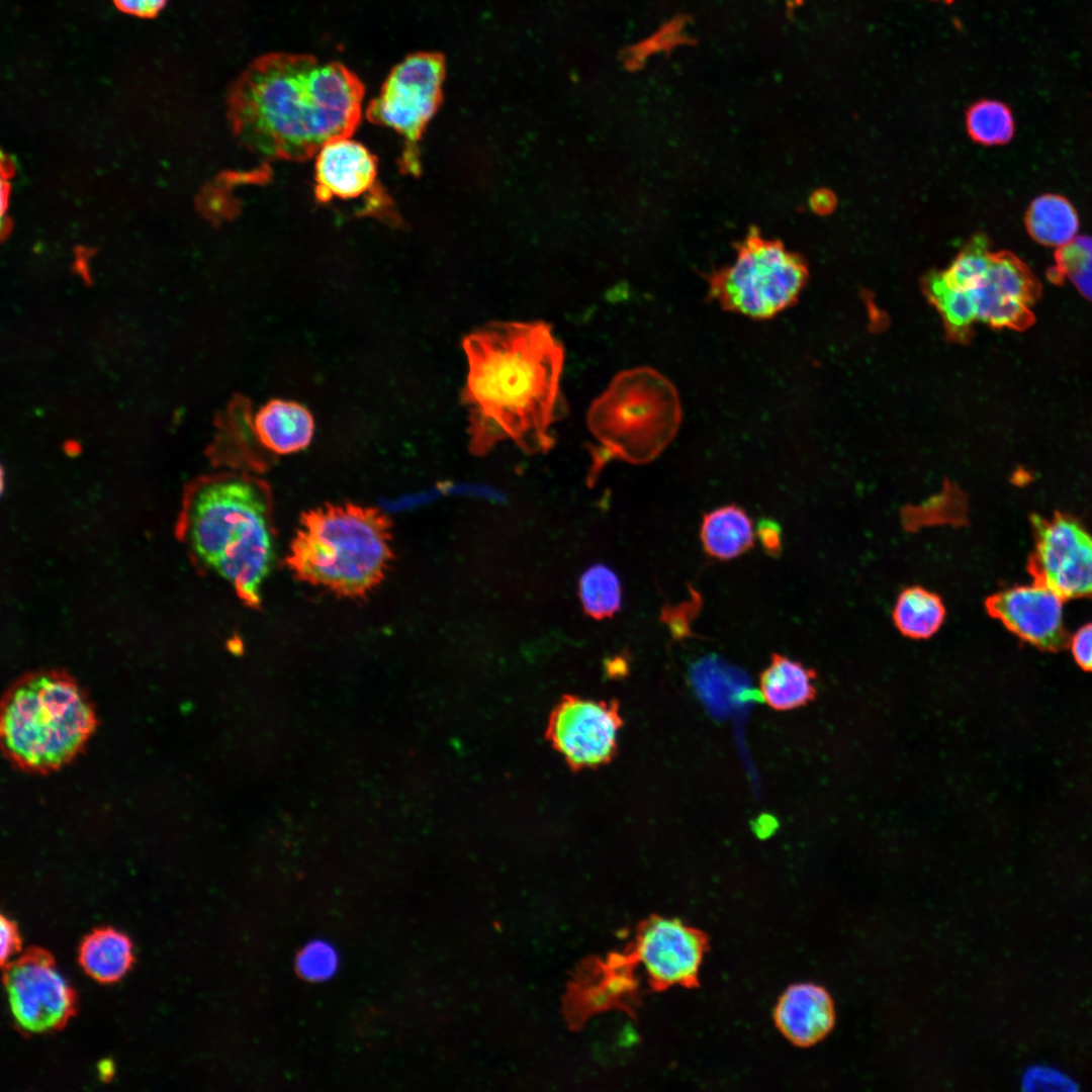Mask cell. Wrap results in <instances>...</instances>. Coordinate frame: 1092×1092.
Here are the masks:
<instances>
[{
  "mask_svg": "<svg viewBox=\"0 0 1092 1092\" xmlns=\"http://www.w3.org/2000/svg\"><path fill=\"white\" fill-rule=\"evenodd\" d=\"M65 448H66V453H68V454H70L72 456L77 454L80 451L79 445L75 444L74 442H71V444H67L65 446Z\"/></svg>",
  "mask_w": 1092,
  "mask_h": 1092,
  "instance_id": "obj_38",
  "label": "cell"
},
{
  "mask_svg": "<svg viewBox=\"0 0 1092 1092\" xmlns=\"http://www.w3.org/2000/svg\"><path fill=\"white\" fill-rule=\"evenodd\" d=\"M96 727L94 709L70 677L42 672L18 682L1 709V742L18 767L48 772L78 755Z\"/></svg>",
  "mask_w": 1092,
  "mask_h": 1092,
  "instance_id": "obj_5",
  "label": "cell"
},
{
  "mask_svg": "<svg viewBox=\"0 0 1092 1092\" xmlns=\"http://www.w3.org/2000/svg\"><path fill=\"white\" fill-rule=\"evenodd\" d=\"M315 198L321 202L385 197L377 186V162L362 144L344 136L325 144L315 154Z\"/></svg>",
  "mask_w": 1092,
  "mask_h": 1092,
  "instance_id": "obj_15",
  "label": "cell"
},
{
  "mask_svg": "<svg viewBox=\"0 0 1092 1092\" xmlns=\"http://www.w3.org/2000/svg\"><path fill=\"white\" fill-rule=\"evenodd\" d=\"M775 1021L791 1042L811 1046L822 1040L834 1026L832 998L819 985L795 984L780 997L775 1009Z\"/></svg>",
  "mask_w": 1092,
  "mask_h": 1092,
  "instance_id": "obj_16",
  "label": "cell"
},
{
  "mask_svg": "<svg viewBox=\"0 0 1092 1092\" xmlns=\"http://www.w3.org/2000/svg\"><path fill=\"white\" fill-rule=\"evenodd\" d=\"M79 962L94 980L100 983L116 982L132 965V943L124 933L114 928L94 929L81 942Z\"/></svg>",
  "mask_w": 1092,
  "mask_h": 1092,
  "instance_id": "obj_20",
  "label": "cell"
},
{
  "mask_svg": "<svg viewBox=\"0 0 1092 1092\" xmlns=\"http://www.w3.org/2000/svg\"><path fill=\"white\" fill-rule=\"evenodd\" d=\"M444 79L445 65L440 55L413 54L390 71L367 107L371 122L393 129L405 140L403 164L408 170H415L413 147L437 111Z\"/></svg>",
  "mask_w": 1092,
  "mask_h": 1092,
  "instance_id": "obj_8",
  "label": "cell"
},
{
  "mask_svg": "<svg viewBox=\"0 0 1092 1092\" xmlns=\"http://www.w3.org/2000/svg\"><path fill=\"white\" fill-rule=\"evenodd\" d=\"M986 235L978 234L965 244L949 267L942 271L945 281L957 288L973 287L987 272L991 253Z\"/></svg>",
  "mask_w": 1092,
  "mask_h": 1092,
  "instance_id": "obj_27",
  "label": "cell"
},
{
  "mask_svg": "<svg viewBox=\"0 0 1092 1092\" xmlns=\"http://www.w3.org/2000/svg\"><path fill=\"white\" fill-rule=\"evenodd\" d=\"M3 982L18 1028L46 1033L65 1026L76 1010L74 990L55 960L41 948H29L4 969Z\"/></svg>",
  "mask_w": 1092,
  "mask_h": 1092,
  "instance_id": "obj_10",
  "label": "cell"
},
{
  "mask_svg": "<svg viewBox=\"0 0 1092 1092\" xmlns=\"http://www.w3.org/2000/svg\"><path fill=\"white\" fill-rule=\"evenodd\" d=\"M1065 600L1048 586L1033 581L1000 589L985 600L988 615L1029 644L1051 652L1069 646L1063 620Z\"/></svg>",
  "mask_w": 1092,
  "mask_h": 1092,
  "instance_id": "obj_14",
  "label": "cell"
},
{
  "mask_svg": "<svg viewBox=\"0 0 1092 1092\" xmlns=\"http://www.w3.org/2000/svg\"><path fill=\"white\" fill-rule=\"evenodd\" d=\"M1025 225L1029 236L1037 243L1061 247L1076 238L1079 219L1068 199L1057 194H1044L1030 203Z\"/></svg>",
  "mask_w": 1092,
  "mask_h": 1092,
  "instance_id": "obj_22",
  "label": "cell"
},
{
  "mask_svg": "<svg viewBox=\"0 0 1092 1092\" xmlns=\"http://www.w3.org/2000/svg\"><path fill=\"white\" fill-rule=\"evenodd\" d=\"M393 558L390 518L377 507L344 502L301 514L285 565L301 582L362 600L384 580Z\"/></svg>",
  "mask_w": 1092,
  "mask_h": 1092,
  "instance_id": "obj_4",
  "label": "cell"
},
{
  "mask_svg": "<svg viewBox=\"0 0 1092 1092\" xmlns=\"http://www.w3.org/2000/svg\"><path fill=\"white\" fill-rule=\"evenodd\" d=\"M808 276L801 255L752 228L732 261L707 276L708 297L726 311L769 320L798 300Z\"/></svg>",
  "mask_w": 1092,
  "mask_h": 1092,
  "instance_id": "obj_7",
  "label": "cell"
},
{
  "mask_svg": "<svg viewBox=\"0 0 1092 1092\" xmlns=\"http://www.w3.org/2000/svg\"><path fill=\"white\" fill-rule=\"evenodd\" d=\"M693 590V589H692ZM701 606L700 596L693 590V597L690 602H686L680 606L664 607L661 613V619L666 624L671 632V635L676 639H682L691 636L690 621L696 615Z\"/></svg>",
  "mask_w": 1092,
  "mask_h": 1092,
  "instance_id": "obj_30",
  "label": "cell"
},
{
  "mask_svg": "<svg viewBox=\"0 0 1092 1092\" xmlns=\"http://www.w3.org/2000/svg\"><path fill=\"white\" fill-rule=\"evenodd\" d=\"M755 535L765 553L778 557L783 550V535L781 526L777 521L763 518L756 526Z\"/></svg>",
  "mask_w": 1092,
  "mask_h": 1092,
  "instance_id": "obj_32",
  "label": "cell"
},
{
  "mask_svg": "<svg viewBox=\"0 0 1092 1092\" xmlns=\"http://www.w3.org/2000/svg\"><path fill=\"white\" fill-rule=\"evenodd\" d=\"M946 609L942 599L920 585L904 588L893 609V621L898 631L911 639H928L942 626Z\"/></svg>",
  "mask_w": 1092,
  "mask_h": 1092,
  "instance_id": "obj_21",
  "label": "cell"
},
{
  "mask_svg": "<svg viewBox=\"0 0 1092 1092\" xmlns=\"http://www.w3.org/2000/svg\"><path fill=\"white\" fill-rule=\"evenodd\" d=\"M101 1076H109L112 1073V1065L105 1061L103 1066L100 1067Z\"/></svg>",
  "mask_w": 1092,
  "mask_h": 1092,
  "instance_id": "obj_39",
  "label": "cell"
},
{
  "mask_svg": "<svg viewBox=\"0 0 1092 1092\" xmlns=\"http://www.w3.org/2000/svg\"><path fill=\"white\" fill-rule=\"evenodd\" d=\"M578 588L583 611L596 620L611 618L621 609V582L608 566L597 564L587 568Z\"/></svg>",
  "mask_w": 1092,
  "mask_h": 1092,
  "instance_id": "obj_24",
  "label": "cell"
},
{
  "mask_svg": "<svg viewBox=\"0 0 1092 1092\" xmlns=\"http://www.w3.org/2000/svg\"><path fill=\"white\" fill-rule=\"evenodd\" d=\"M181 534L201 567L229 582L245 606L261 607L277 536L265 480L244 471L203 478L187 494Z\"/></svg>",
  "mask_w": 1092,
  "mask_h": 1092,
  "instance_id": "obj_3",
  "label": "cell"
},
{
  "mask_svg": "<svg viewBox=\"0 0 1092 1092\" xmlns=\"http://www.w3.org/2000/svg\"><path fill=\"white\" fill-rule=\"evenodd\" d=\"M1026 1091H1076L1077 1082L1063 1071L1045 1065L1028 1067L1021 1078Z\"/></svg>",
  "mask_w": 1092,
  "mask_h": 1092,
  "instance_id": "obj_29",
  "label": "cell"
},
{
  "mask_svg": "<svg viewBox=\"0 0 1092 1092\" xmlns=\"http://www.w3.org/2000/svg\"><path fill=\"white\" fill-rule=\"evenodd\" d=\"M681 415L675 386L659 371L640 366L618 373L587 414L597 441L589 482L613 459L631 464L654 460L675 437Z\"/></svg>",
  "mask_w": 1092,
  "mask_h": 1092,
  "instance_id": "obj_6",
  "label": "cell"
},
{
  "mask_svg": "<svg viewBox=\"0 0 1092 1092\" xmlns=\"http://www.w3.org/2000/svg\"><path fill=\"white\" fill-rule=\"evenodd\" d=\"M966 127L970 138L983 146L1004 145L1014 133V118L1010 108L997 100L982 99L966 111Z\"/></svg>",
  "mask_w": 1092,
  "mask_h": 1092,
  "instance_id": "obj_25",
  "label": "cell"
},
{
  "mask_svg": "<svg viewBox=\"0 0 1092 1092\" xmlns=\"http://www.w3.org/2000/svg\"><path fill=\"white\" fill-rule=\"evenodd\" d=\"M965 291L973 302L976 321L993 328L1024 330L1034 321L1031 307L1040 294V284L1022 260L1001 251L991 253L985 275Z\"/></svg>",
  "mask_w": 1092,
  "mask_h": 1092,
  "instance_id": "obj_12",
  "label": "cell"
},
{
  "mask_svg": "<svg viewBox=\"0 0 1092 1092\" xmlns=\"http://www.w3.org/2000/svg\"><path fill=\"white\" fill-rule=\"evenodd\" d=\"M1077 664L1086 671H1092V623L1082 626L1069 642Z\"/></svg>",
  "mask_w": 1092,
  "mask_h": 1092,
  "instance_id": "obj_31",
  "label": "cell"
},
{
  "mask_svg": "<svg viewBox=\"0 0 1092 1092\" xmlns=\"http://www.w3.org/2000/svg\"><path fill=\"white\" fill-rule=\"evenodd\" d=\"M468 371L462 401L468 413L469 450L487 454L512 440L529 454L554 445L562 410L564 351L543 322L487 324L463 340Z\"/></svg>",
  "mask_w": 1092,
  "mask_h": 1092,
  "instance_id": "obj_1",
  "label": "cell"
},
{
  "mask_svg": "<svg viewBox=\"0 0 1092 1092\" xmlns=\"http://www.w3.org/2000/svg\"><path fill=\"white\" fill-rule=\"evenodd\" d=\"M835 194L826 188H820L812 193L809 198L811 209L820 215L832 212L836 206Z\"/></svg>",
  "mask_w": 1092,
  "mask_h": 1092,
  "instance_id": "obj_35",
  "label": "cell"
},
{
  "mask_svg": "<svg viewBox=\"0 0 1092 1092\" xmlns=\"http://www.w3.org/2000/svg\"><path fill=\"white\" fill-rule=\"evenodd\" d=\"M611 995L602 988H592L584 995L585 1004L594 1010L603 1009L611 1002Z\"/></svg>",
  "mask_w": 1092,
  "mask_h": 1092,
  "instance_id": "obj_36",
  "label": "cell"
},
{
  "mask_svg": "<svg viewBox=\"0 0 1092 1092\" xmlns=\"http://www.w3.org/2000/svg\"><path fill=\"white\" fill-rule=\"evenodd\" d=\"M1055 260L1049 278L1060 282L1068 277L1086 298L1092 300V238L1076 237L1060 247Z\"/></svg>",
  "mask_w": 1092,
  "mask_h": 1092,
  "instance_id": "obj_26",
  "label": "cell"
},
{
  "mask_svg": "<svg viewBox=\"0 0 1092 1092\" xmlns=\"http://www.w3.org/2000/svg\"><path fill=\"white\" fill-rule=\"evenodd\" d=\"M114 6L127 15L154 18L160 14L167 0H112Z\"/></svg>",
  "mask_w": 1092,
  "mask_h": 1092,
  "instance_id": "obj_33",
  "label": "cell"
},
{
  "mask_svg": "<svg viewBox=\"0 0 1092 1092\" xmlns=\"http://www.w3.org/2000/svg\"><path fill=\"white\" fill-rule=\"evenodd\" d=\"M940 1H944L945 3H949V2H951L952 0H940Z\"/></svg>",
  "mask_w": 1092,
  "mask_h": 1092,
  "instance_id": "obj_40",
  "label": "cell"
},
{
  "mask_svg": "<svg viewBox=\"0 0 1092 1092\" xmlns=\"http://www.w3.org/2000/svg\"><path fill=\"white\" fill-rule=\"evenodd\" d=\"M706 944L701 931L676 919L654 916L640 925L632 957L655 988L693 986Z\"/></svg>",
  "mask_w": 1092,
  "mask_h": 1092,
  "instance_id": "obj_13",
  "label": "cell"
},
{
  "mask_svg": "<svg viewBox=\"0 0 1092 1092\" xmlns=\"http://www.w3.org/2000/svg\"><path fill=\"white\" fill-rule=\"evenodd\" d=\"M340 959L336 947L328 940L316 938L303 945L295 959L300 978L313 983L332 979L339 969Z\"/></svg>",
  "mask_w": 1092,
  "mask_h": 1092,
  "instance_id": "obj_28",
  "label": "cell"
},
{
  "mask_svg": "<svg viewBox=\"0 0 1092 1092\" xmlns=\"http://www.w3.org/2000/svg\"><path fill=\"white\" fill-rule=\"evenodd\" d=\"M261 445L273 456L296 453L308 446L314 421L309 411L292 400L272 399L254 415Z\"/></svg>",
  "mask_w": 1092,
  "mask_h": 1092,
  "instance_id": "obj_17",
  "label": "cell"
},
{
  "mask_svg": "<svg viewBox=\"0 0 1092 1092\" xmlns=\"http://www.w3.org/2000/svg\"><path fill=\"white\" fill-rule=\"evenodd\" d=\"M8 196H9V184L6 183L4 179H2V182H1V213H2V216L4 214V211H5V208H6V205H7Z\"/></svg>",
  "mask_w": 1092,
  "mask_h": 1092,
  "instance_id": "obj_37",
  "label": "cell"
},
{
  "mask_svg": "<svg viewBox=\"0 0 1092 1092\" xmlns=\"http://www.w3.org/2000/svg\"><path fill=\"white\" fill-rule=\"evenodd\" d=\"M20 946V939L15 924L6 918L4 915L1 917V963L3 966L7 964L9 958L14 954Z\"/></svg>",
  "mask_w": 1092,
  "mask_h": 1092,
  "instance_id": "obj_34",
  "label": "cell"
},
{
  "mask_svg": "<svg viewBox=\"0 0 1092 1092\" xmlns=\"http://www.w3.org/2000/svg\"><path fill=\"white\" fill-rule=\"evenodd\" d=\"M364 85L345 65L301 54L254 60L234 83L230 116L254 155L302 161L358 126Z\"/></svg>",
  "mask_w": 1092,
  "mask_h": 1092,
  "instance_id": "obj_2",
  "label": "cell"
},
{
  "mask_svg": "<svg viewBox=\"0 0 1092 1092\" xmlns=\"http://www.w3.org/2000/svg\"><path fill=\"white\" fill-rule=\"evenodd\" d=\"M816 678L814 669L777 652L759 674V693L770 709L790 711L815 699Z\"/></svg>",
  "mask_w": 1092,
  "mask_h": 1092,
  "instance_id": "obj_18",
  "label": "cell"
},
{
  "mask_svg": "<svg viewBox=\"0 0 1092 1092\" xmlns=\"http://www.w3.org/2000/svg\"><path fill=\"white\" fill-rule=\"evenodd\" d=\"M754 536L750 517L737 505H726L703 516L700 539L712 558L730 560L741 556L754 546Z\"/></svg>",
  "mask_w": 1092,
  "mask_h": 1092,
  "instance_id": "obj_19",
  "label": "cell"
},
{
  "mask_svg": "<svg viewBox=\"0 0 1092 1092\" xmlns=\"http://www.w3.org/2000/svg\"><path fill=\"white\" fill-rule=\"evenodd\" d=\"M623 725L617 700L566 696L550 715L547 736L572 768H597L617 755Z\"/></svg>",
  "mask_w": 1092,
  "mask_h": 1092,
  "instance_id": "obj_11",
  "label": "cell"
},
{
  "mask_svg": "<svg viewBox=\"0 0 1092 1092\" xmlns=\"http://www.w3.org/2000/svg\"><path fill=\"white\" fill-rule=\"evenodd\" d=\"M1033 549L1027 570L1065 601L1092 600V533L1077 518L1057 512L1030 517Z\"/></svg>",
  "mask_w": 1092,
  "mask_h": 1092,
  "instance_id": "obj_9",
  "label": "cell"
},
{
  "mask_svg": "<svg viewBox=\"0 0 1092 1092\" xmlns=\"http://www.w3.org/2000/svg\"><path fill=\"white\" fill-rule=\"evenodd\" d=\"M923 292L938 310L947 336L954 341L970 337L976 322L975 309L967 291L949 285L942 271H930L922 279Z\"/></svg>",
  "mask_w": 1092,
  "mask_h": 1092,
  "instance_id": "obj_23",
  "label": "cell"
}]
</instances>
